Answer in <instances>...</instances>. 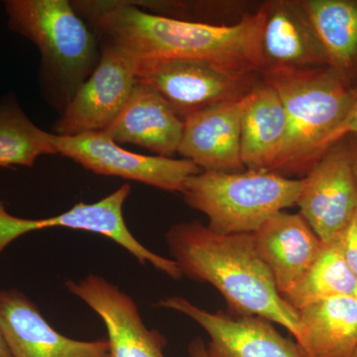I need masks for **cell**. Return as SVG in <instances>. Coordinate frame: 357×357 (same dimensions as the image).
Returning <instances> with one entry per match:
<instances>
[{"label": "cell", "instance_id": "obj_18", "mask_svg": "<svg viewBox=\"0 0 357 357\" xmlns=\"http://www.w3.org/2000/svg\"><path fill=\"white\" fill-rule=\"evenodd\" d=\"M301 6L325 51L328 66L357 84V0H307Z\"/></svg>", "mask_w": 357, "mask_h": 357}, {"label": "cell", "instance_id": "obj_16", "mask_svg": "<svg viewBox=\"0 0 357 357\" xmlns=\"http://www.w3.org/2000/svg\"><path fill=\"white\" fill-rule=\"evenodd\" d=\"M266 11L261 36L263 72L328 66L325 51L300 2H269Z\"/></svg>", "mask_w": 357, "mask_h": 357}, {"label": "cell", "instance_id": "obj_4", "mask_svg": "<svg viewBox=\"0 0 357 357\" xmlns=\"http://www.w3.org/2000/svg\"><path fill=\"white\" fill-rule=\"evenodd\" d=\"M261 77L280 96L287 115V135L271 172L306 176L347 116L354 89L328 66L266 70Z\"/></svg>", "mask_w": 357, "mask_h": 357}, {"label": "cell", "instance_id": "obj_2", "mask_svg": "<svg viewBox=\"0 0 357 357\" xmlns=\"http://www.w3.org/2000/svg\"><path fill=\"white\" fill-rule=\"evenodd\" d=\"M166 243L183 276L213 286L232 314L261 317L283 326L302 347L299 314L277 290L252 234H218L194 220L171 227Z\"/></svg>", "mask_w": 357, "mask_h": 357}, {"label": "cell", "instance_id": "obj_26", "mask_svg": "<svg viewBox=\"0 0 357 357\" xmlns=\"http://www.w3.org/2000/svg\"><path fill=\"white\" fill-rule=\"evenodd\" d=\"M349 141V150H351L352 168H354V176H356L357 184V134L347 136Z\"/></svg>", "mask_w": 357, "mask_h": 357}, {"label": "cell", "instance_id": "obj_25", "mask_svg": "<svg viewBox=\"0 0 357 357\" xmlns=\"http://www.w3.org/2000/svg\"><path fill=\"white\" fill-rule=\"evenodd\" d=\"M190 357H213L208 345L202 337H196L192 340L188 347Z\"/></svg>", "mask_w": 357, "mask_h": 357}, {"label": "cell", "instance_id": "obj_20", "mask_svg": "<svg viewBox=\"0 0 357 357\" xmlns=\"http://www.w3.org/2000/svg\"><path fill=\"white\" fill-rule=\"evenodd\" d=\"M356 293L357 277L347 261L340 236L324 243L318 257L302 280L283 298L298 312L314 303L338 297H354Z\"/></svg>", "mask_w": 357, "mask_h": 357}, {"label": "cell", "instance_id": "obj_14", "mask_svg": "<svg viewBox=\"0 0 357 357\" xmlns=\"http://www.w3.org/2000/svg\"><path fill=\"white\" fill-rule=\"evenodd\" d=\"M253 243L282 297L307 273L324 243L300 213H276L252 234Z\"/></svg>", "mask_w": 357, "mask_h": 357}, {"label": "cell", "instance_id": "obj_11", "mask_svg": "<svg viewBox=\"0 0 357 357\" xmlns=\"http://www.w3.org/2000/svg\"><path fill=\"white\" fill-rule=\"evenodd\" d=\"M65 286L102 319L109 357H166V337L147 328L135 301L121 288L93 274L67 281Z\"/></svg>", "mask_w": 357, "mask_h": 357}, {"label": "cell", "instance_id": "obj_19", "mask_svg": "<svg viewBox=\"0 0 357 357\" xmlns=\"http://www.w3.org/2000/svg\"><path fill=\"white\" fill-rule=\"evenodd\" d=\"M302 349L309 357H356L357 302L354 297H338L303 307Z\"/></svg>", "mask_w": 357, "mask_h": 357}, {"label": "cell", "instance_id": "obj_15", "mask_svg": "<svg viewBox=\"0 0 357 357\" xmlns=\"http://www.w3.org/2000/svg\"><path fill=\"white\" fill-rule=\"evenodd\" d=\"M184 121L161 96L136 79L121 114L102 131L117 144H134L156 156L173 158L182 140Z\"/></svg>", "mask_w": 357, "mask_h": 357}, {"label": "cell", "instance_id": "obj_22", "mask_svg": "<svg viewBox=\"0 0 357 357\" xmlns=\"http://www.w3.org/2000/svg\"><path fill=\"white\" fill-rule=\"evenodd\" d=\"M35 231V220L11 215L0 201V255L13 241L28 232Z\"/></svg>", "mask_w": 357, "mask_h": 357}, {"label": "cell", "instance_id": "obj_24", "mask_svg": "<svg viewBox=\"0 0 357 357\" xmlns=\"http://www.w3.org/2000/svg\"><path fill=\"white\" fill-rule=\"evenodd\" d=\"M342 248L347 261L357 277V211L342 234Z\"/></svg>", "mask_w": 357, "mask_h": 357}, {"label": "cell", "instance_id": "obj_10", "mask_svg": "<svg viewBox=\"0 0 357 357\" xmlns=\"http://www.w3.org/2000/svg\"><path fill=\"white\" fill-rule=\"evenodd\" d=\"M158 306L198 324L210 337L213 357H309L297 342L283 337L261 317L208 312L180 296L163 298Z\"/></svg>", "mask_w": 357, "mask_h": 357}, {"label": "cell", "instance_id": "obj_5", "mask_svg": "<svg viewBox=\"0 0 357 357\" xmlns=\"http://www.w3.org/2000/svg\"><path fill=\"white\" fill-rule=\"evenodd\" d=\"M302 184V178L262 171H202L187 181L182 195L190 208L208 218L213 231L253 234L297 204Z\"/></svg>", "mask_w": 357, "mask_h": 357}, {"label": "cell", "instance_id": "obj_21", "mask_svg": "<svg viewBox=\"0 0 357 357\" xmlns=\"http://www.w3.org/2000/svg\"><path fill=\"white\" fill-rule=\"evenodd\" d=\"M45 155H57L52 132L35 126L10 93L0 100V169L31 167Z\"/></svg>", "mask_w": 357, "mask_h": 357}, {"label": "cell", "instance_id": "obj_27", "mask_svg": "<svg viewBox=\"0 0 357 357\" xmlns=\"http://www.w3.org/2000/svg\"><path fill=\"white\" fill-rule=\"evenodd\" d=\"M0 357H11L10 352H9L8 349H7L1 333H0Z\"/></svg>", "mask_w": 357, "mask_h": 357}, {"label": "cell", "instance_id": "obj_12", "mask_svg": "<svg viewBox=\"0 0 357 357\" xmlns=\"http://www.w3.org/2000/svg\"><path fill=\"white\" fill-rule=\"evenodd\" d=\"M0 333L11 357H109L107 340L86 342L61 335L15 289L0 290Z\"/></svg>", "mask_w": 357, "mask_h": 357}, {"label": "cell", "instance_id": "obj_7", "mask_svg": "<svg viewBox=\"0 0 357 357\" xmlns=\"http://www.w3.org/2000/svg\"><path fill=\"white\" fill-rule=\"evenodd\" d=\"M52 142L57 155L73 160L96 175L135 181L166 192L183 194L187 181L203 171L189 160L128 151L103 132L77 136L52 133Z\"/></svg>", "mask_w": 357, "mask_h": 357}, {"label": "cell", "instance_id": "obj_9", "mask_svg": "<svg viewBox=\"0 0 357 357\" xmlns=\"http://www.w3.org/2000/svg\"><path fill=\"white\" fill-rule=\"evenodd\" d=\"M98 67L52 126V133L77 136L102 132L128 102L136 82L137 61L109 45L100 44Z\"/></svg>", "mask_w": 357, "mask_h": 357}, {"label": "cell", "instance_id": "obj_1", "mask_svg": "<svg viewBox=\"0 0 357 357\" xmlns=\"http://www.w3.org/2000/svg\"><path fill=\"white\" fill-rule=\"evenodd\" d=\"M75 10L100 44L116 47L136 61L194 59L225 72L258 77L266 4L231 25L174 20L143 10L131 0H74Z\"/></svg>", "mask_w": 357, "mask_h": 357}, {"label": "cell", "instance_id": "obj_17", "mask_svg": "<svg viewBox=\"0 0 357 357\" xmlns=\"http://www.w3.org/2000/svg\"><path fill=\"white\" fill-rule=\"evenodd\" d=\"M288 131L280 96L264 79L249 95L241 119V155L246 170L271 172Z\"/></svg>", "mask_w": 357, "mask_h": 357}, {"label": "cell", "instance_id": "obj_13", "mask_svg": "<svg viewBox=\"0 0 357 357\" xmlns=\"http://www.w3.org/2000/svg\"><path fill=\"white\" fill-rule=\"evenodd\" d=\"M251 93V91H250ZM249 95L195 112L184 121L178 153L203 171L241 172V119Z\"/></svg>", "mask_w": 357, "mask_h": 357}, {"label": "cell", "instance_id": "obj_23", "mask_svg": "<svg viewBox=\"0 0 357 357\" xmlns=\"http://www.w3.org/2000/svg\"><path fill=\"white\" fill-rule=\"evenodd\" d=\"M354 89V96L351 109H349L342 123L338 126V128L333 131L332 135L328 138V142H326V150L335 143L344 139L347 136L357 134V84Z\"/></svg>", "mask_w": 357, "mask_h": 357}, {"label": "cell", "instance_id": "obj_8", "mask_svg": "<svg viewBox=\"0 0 357 357\" xmlns=\"http://www.w3.org/2000/svg\"><path fill=\"white\" fill-rule=\"evenodd\" d=\"M296 206L324 243L349 225L357 211V184L347 138L332 145L302 178Z\"/></svg>", "mask_w": 357, "mask_h": 357}, {"label": "cell", "instance_id": "obj_3", "mask_svg": "<svg viewBox=\"0 0 357 357\" xmlns=\"http://www.w3.org/2000/svg\"><path fill=\"white\" fill-rule=\"evenodd\" d=\"M4 8L9 29L38 49L42 96L63 114L98 67L100 40L68 0H7Z\"/></svg>", "mask_w": 357, "mask_h": 357}, {"label": "cell", "instance_id": "obj_6", "mask_svg": "<svg viewBox=\"0 0 357 357\" xmlns=\"http://www.w3.org/2000/svg\"><path fill=\"white\" fill-rule=\"evenodd\" d=\"M136 79L156 91L183 121L189 115L250 93L258 77L230 74L206 61H138Z\"/></svg>", "mask_w": 357, "mask_h": 357}, {"label": "cell", "instance_id": "obj_28", "mask_svg": "<svg viewBox=\"0 0 357 357\" xmlns=\"http://www.w3.org/2000/svg\"><path fill=\"white\" fill-rule=\"evenodd\" d=\"M356 302H357V293H356ZM356 357H357V351H356Z\"/></svg>", "mask_w": 357, "mask_h": 357}]
</instances>
